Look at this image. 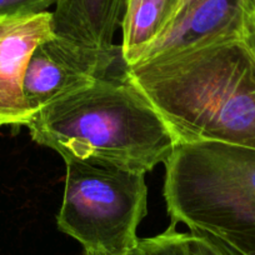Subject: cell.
Instances as JSON below:
<instances>
[{"label": "cell", "instance_id": "obj_11", "mask_svg": "<svg viewBox=\"0 0 255 255\" xmlns=\"http://www.w3.org/2000/svg\"><path fill=\"white\" fill-rule=\"evenodd\" d=\"M54 4L55 0H0V15L43 13Z\"/></svg>", "mask_w": 255, "mask_h": 255}, {"label": "cell", "instance_id": "obj_2", "mask_svg": "<svg viewBox=\"0 0 255 255\" xmlns=\"http://www.w3.org/2000/svg\"><path fill=\"white\" fill-rule=\"evenodd\" d=\"M26 128L36 144L64 160L144 174L165 164L178 144L163 117L124 74L98 79L45 105Z\"/></svg>", "mask_w": 255, "mask_h": 255}, {"label": "cell", "instance_id": "obj_15", "mask_svg": "<svg viewBox=\"0 0 255 255\" xmlns=\"http://www.w3.org/2000/svg\"><path fill=\"white\" fill-rule=\"evenodd\" d=\"M245 13L250 19L255 21V0H247V5H245Z\"/></svg>", "mask_w": 255, "mask_h": 255}, {"label": "cell", "instance_id": "obj_16", "mask_svg": "<svg viewBox=\"0 0 255 255\" xmlns=\"http://www.w3.org/2000/svg\"><path fill=\"white\" fill-rule=\"evenodd\" d=\"M82 255H100V254H92V253H88V252H84Z\"/></svg>", "mask_w": 255, "mask_h": 255}, {"label": "cell", "instance_id": "obj_6", "mask_svg": "<svg viewBox=\"0 0 255 255\" xmlns=\"http://www.w3.org/2000/svg\"><path fill=\"white\" fill-rule=\"evenodd\" d=\"M53 11L0 15V127L28 125L24 78L36 46L54 35Z\"/></svg>", "mask_w": 255, "mask_h": 255}, {"label": "cell", "instance_id": "obj_1", "mask_svg": "<svg viewBox=\"0 0 255 255\" xmlns=\"http://www.w3.org/2000/svg\"><path fill=\"white\" fill-rule=\"evenodd\" d=\"M124 75L178 143L255 149V54L243 31L124 68Z\"/></svg>", "mask_w": 255, "mask_h": 255}, {"label": "cell", "instance_id": "obj_8", "mask_svg": "<svg viewBox=\"0 0 255 255\" xmlns=\"http://www.w3.org/2000/svg\"><path fill=\"white\" fill-rule=\"evenodd\" d=\"M129 0H55L53 26L56 35L100 49L114 46Z\"/></svg>", "mask_w": 255, "mask_h": 255}, {"label": "cell", "instance_id": "obj_3", "mask_svg": "<svg viewBox=\"0 0 255 255\" xmlns=\"http://www.w3.org/2000/svg\"><path fill=\"white\" fill-rule=\"evenodd\" d=\"M171 225L255 255V149L220 141L178 143L165 161Z\"/></svg>", "mask_w": 255, "mask_h": 255}, {"label": "cell", "instance_id": "obj_13", "mask_svg": "<svg viewBox=\"0 0 255 255\" xmlns=\"http://www.w3.org/2000/svg\"><path fill=\"white\" fill-rule=\"evenodd\" d=\"M247 5V4H245ZM243 36H244L245 41L248 43V45L250 46V49L253 50V53L255 54V21L253 19H250L249 16L245 13L244 16V28H243Z\"/></svg>", "mask_w": 255, "mask_h": 255}, {"label": "cell", "instance_id": "obj_9", "mask_svg": "<svg viewBox=\"0 0 255 255\" xmlns=\"http://www.w3.org/2000/svg\"><path fill=\"white\" fill-rule=\"evenodd\" d=\"M176 0H129L122 20V60L135 65L139 56L173 23Z\"/></svg>", "mask_w": 255, "mask_h": 255}, {"label": "cell", "instance_id": "obj_10", "mask_svg": "<svg viewBox=\"0 0 255 255\" xmlns=\"http://www.w3.org/2000/svg\"><path fill=\"white\" fill-rule=\"evenodd\" d=\"M128 255H210V244L197 233H180L171 225L161 234L139 239Z\"/></svg>", "mask_w": 255, "mask_h": 255}, {"label": "cell", "instance_id": "obj_4", "mask_svg": "<svg viewBox=\"0 0 255 255\" xmlns=\"http://www.w3.org/2000/svg\"><path fill=\"white\" fill-rule=\"evenodd\" d=\"M65 161L60 232L84 252L128 255L139 242L138 227L148 213L145 174L95 161Z\"/></svg>", "mask_w": 255, "mask_h": 255}, {"label": "cell", "instance_id": "obj_7", "mask_svg": "<svg viewBox=\"0 0 255 255\" xmlns=\"http://www.w3.org/2000/svg\"><path fill=\"white\" fill-rule=\"evenodd\" d=\"M245 4L247 0H198L144 49L135 65L240 34L244 28Z\"/></svg>", "mask_w": 255, "mask_h": 255}, {"label": "cell", "instance_id": "obj_14", "mask_svg": "<svg viewBox=\"0 0 255 255\" xmlns=\"http://www.w3.org/2000/svg\"><path fill=\"white\" fill-rule=\"evenodd\" d=\"M197 1H198V0H176V9H175V15H174L173 23L176 20V19L179 18V16L181 15V14L184 13V11L186 10V9L189 8V6L193 5V4L197 3ZM173 23H171V24H173ZM171 24H170V25H171ZM165 31H164V33H165Z\"/></svg>", "mask_w": 255, "mask_h": 255}, {"label": "cell", "instance_id": "obj_12", "mask_svg": "<svg viewBox=\"0 0 255 255\" xmlns=\"http://www.w3.org/2000/svg\"><path fill=\"white\" fill-rule=\"evenodd\" d=\"M197 234L202 235V237H204L205 239L209 242V244H210V255H243V254H240L239 252H237L235 249L230 248L229 245L224 244L223 242H220V240H218V239H215V238L210 237V235L200 234V233H197Z\"/></svg>", "mask_w": 255, "mask_h": 255}, {"label": "cell", "instance_id": "obj_5", "mask_svg": "<svg viewBox=\"0 0 255 255\" xmlns=\"http://www.w3.org/2000/svg\"><path fill=\"white\" fill-rule=\"evenodd\" d=\"M122 49H100L51 35L39 44L31 55L24 78V94L34 114L45 105L89 87L109 72Z\"/></svg>", "mask_w": 255, "mask_h": 255}]
</instances>
